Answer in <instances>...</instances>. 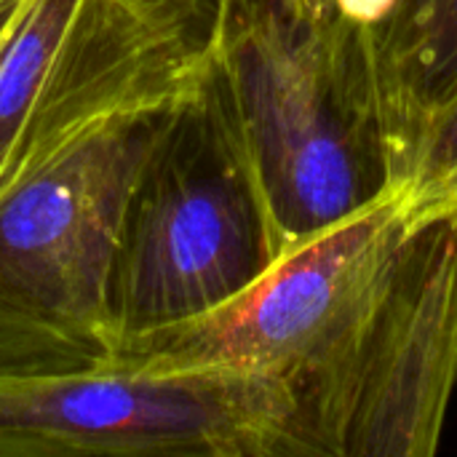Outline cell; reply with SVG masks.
Masks as SVG:
<instances>
[{"label":"cell","mask_w":457,"mask_h":457,"mask_svg":"<svg viewBox=\"0 0 457 457\" xmlns=\"http://www.w3.org/2000/svg\"><path fill=\"white\" fill-rule=\"evenodd\" d=\"M214 56L284 252L402 190L370 24L343 0H228Z\"/></svg>","instance_id":"obj_1"},{"label":"cell","mask_w":457,"mask_h":457,"mask_svg":"<svg viewBox=\"0 0 457 457\" xmlns=\"http://www.w3.org/2000/svg\"><path fill=\"white\" fill-rule=\"evenodd\" d=\"M281 254L228 80L212 54L163 110L120 214L110 276L118 353L238 297Z\"/></svg>","instance_id":"obj_2"},{"label":"cell","mask_w":457,"mask_h":457,"mask_svg":"<svg viewBox=\"0 0 457 457\" xmlns=\"http://www.w3.org/2000/svg\"><path fill=\"white\" fill-rule=\"evenodd\" d=\"M166 107L102 120L0 190V388L115 370L118 228Z\"/></svg>","instance_id":"obj_3"},{"label":"cell","mask_w":457,"mask_h":457,"mask_svg":"<svg viewBox=\"0 0 457 457\" xmlns=\"http://www.w3.org/2000/svg\"><path fill=\"white\" fill-rule=\"evenodd\" d=\"M457 386V214L407 228L343 351L292 394V457H431Z\"/></svg>","instance_id":"obj_4"},{"label":"cell","mask_w":457,"mask_h":457,"mask_svg":"<svg viewBox=\"0 0 457 457\" xmlns=\"http://www.w3.org/2000/svg\"><path fill=\"white\" fill-rule=\"evenodd\" d=\"M206 62L134 0H16L0 27V190L102 120L171 104Z\"/></svg>","instance_id":"obj_5"},{"label":"cell","mask_w":457,"mask_h":457,"mask_svg":"<svg viewBox=\"0 0 457 457\" xmlns=\"http://www.w3.org/2000/svg\"><path fill=\"white\" fill-rule=\"evenodd\" d=\"M404 233L399 190L284 252L225 305L134 340L118 353L115 367L265 375L295 394L343 351Z\"/></svg>","instance_id":"obj_6"},{"label":"cell","mask_w":457,"mask_h":457,"mask_svg":"<svg viewBox=\"0 0 457 457\" xmlns=\"http://www.w3.org/2000/svg\"><path fill=\"white\" fill-rule=\"evenodd\" d=\"M289 388L265 375L110 370L0 388L16 455L292 457Z\"/></svg>","instance_id":"obj_7"},{"label":"cell","mask_w":457,"mask_h":457,"mask_svg":"<svg viewBox=\"0 0 457 457\" xmlns=\"http://www.w3.org/2000/svg\"><path fill=\"white\" fill-rule=\"evenodd\" d=\"M367 19L383 118L404 187L412 161L457 96V0H343Z\"/></svg>","instance_id":"obj_8"},{"label":"cell","mask_w":457,"mask_h":457,"mask_svg":"<svg viewBox=\"0 0 457 457\" xmlns=\"http://www.w3.org/2000/svg\"><path fill=\"white\" fill-rule=\"evenodd\" d=\"M402 198L407 228L457 214V96L428 129Z\"/></svg>","instance_id":"obj_9"},{"label":"cell","mask_w":457,"mask_h":457,"mask_svg":"<svg viewBox=\"0 0 457 457\" xmlns=\"http://www.w3.org/2000/svg\"><path fill=\"white\" fill-rule=\"evenodd\" d=\"M158 24L185 40L201 56H212L228 0H134ZM16 0H0V27Z\"/></svg>","instance_id":"obj_10"}]
</instances>
